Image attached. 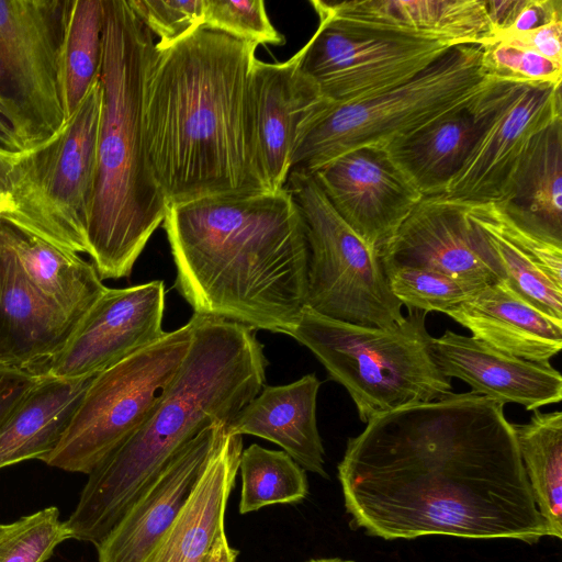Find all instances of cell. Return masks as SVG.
Returning <instances> with one entry per match:
<instances>
[{"label": "cell", "instance_id": "27", "mask_svg": "<svg viewBox=\"0 0 562 562\" xmlns=\"http://www.w3.org/2000/svg\"><path fill=\"white\" fill-rule=\"evenodd\" d=\"M93 376L44 375L0 428V469L29 459L43 461L61 439Z\"/></svg>", "mask_w": 562, "mask_h": 562}, {"label": "cell", "instance_id": "8", "mask_svg": "<svg viewBox=\"0 0 562 562\" xmlns=\"http://www.w3.org/2000/svg\"><path fill=\"white\" fill-rule=\"evenodd\" d=\"M100 78L64 126L19 153L10 171L11 209L0 218L60 249L88 254L102 115Z\"/></svg>", "mask_w": 562, "mask_h": 562}, {"label": "cell", "instance_id": "35", "mask_svg": "<svg viewBox=\"0 0 562 562\" xmlns=\"http://www.w3.org/2000/svg\"><path fill=\"white\" fill-rule=\"evenodd\" d=\"M482 46L483 67L495 79L531 85L562 83V64L503 41L490 40Z\"/></svg>", "mask_w": 562, "mask_h": 562}, {"label": "cell", "instance_id": "18", "mask_svg": "<svg viewBox=\"0 0 562 562\" xmlns=\"http://www.w3.org/2000/svg\"><path fill=\"white\" fill-rule=\"evenodd\" d=\"M251 91L260 170L268 190L279 191L302 130L333 102L302 72L296 54L283 63L256 58Z\"/></svg>", "mask_w": 562, "mask_h": 562}, {"label": "cell", "instance_id": "29", "mask_svg": "<svg viewBox=\"0 0 562 562\" xmlns=\"http://www.w3.org/2000/svg\"><path fill=\"white\" fill-rule=\"evenodd\" d=\"M473 103L386 147L423 196L445 195L461 169L477 133Z\"/></svg>", "mask_w": 562, "mask_h": 562}, {"label": "cell", "instance_id": "46", "mask_svg": "<svg viewBox=\"0 0 562 562\" xmlns=\"http://www.w3.org/2000/svg\"><path fill=\"white\" fill-rule=\"evenodd\" d=\"M306 562H355V561L333 558V559H313V560H310Z\"/></svg>", "mask_w": 562, "mask_h": 562}, {"label": "cell", "instance_id": "10", "mask_svg": "<svg viewBox=\"0 0 562 562\" xmlns=\"http://www.w3.org/2000/svg\"><path fill=\"white\" fill-rule=\"evenodd\" d=\"M303 221L307 247L306 307L326 317L389 328L404 319L379 255L338 215L311 173L285 183Z\"/></svg>", "mask_w": 562, "mask_h": 562}, {"label": "cell", "instance_id": "38", "mask_svg": "<svg viewBox=\"0 0 562 562\" xmlns=\"http://www.w3.org/2000/svg\"><path fill=\"white\" fill-rule=\"evenodd\" d=\"M36 144L29 120L15 101L0 90V151L18 154Z\"/></svg>", "mask_w": 562, "mask_h": 562}, {"label": "cell", "instance_id": "37", "mask_svg": "<svg viewBox=\"0 0 562 562\" xmlns=\"http://www.w3.org/2000/svg\"><path fill=\"white\" fill-rule=\"evenodd\" d=\"M134 14L158 37L155 48L170 46L204 24V0H126Z\"/></svg>", "mask_w": 562, "mask_h": 562}, {"label": "cell", "instance_id": "2", "mask_svg": "<svg viewBox=\"0 0 562 562\" xmlns=\"http://www.w3.org/2000/svg\"><path fill=\"white\" fill-rule=\"evenodd\" d=\"M257 46L203 24L155 48L145 91V144L168 205L269 191L255 131Z\"/></svg>", "mask_w": 562, "mask_h": 562}, {"label": "cell", "instance_id": "31", "mask_svg": "<svg viewBox=\"0 0 562 562\" xmlns=\"http://www.w3.org/2000/svg\"><path fill=\"white\" fill-rule=\"evenodd\" d=\"M513 426L537 508L551 537L561 539L562 413L535 409L527 424Z\"/></svg>", "mask_w": 562, "mask_h": 562}, {"label": "cell", "instance_id": "49", "mask_svg": "<svg viewBox=\"0 0 562 562\" xmlns=\"http://www.w3.org/2000/svg\"><path fill=\"white\" fill-rule=\"evenodd\" d=\"M1 210V209H0ZM3 211V210H2Z\"/></svg>", "mask_w": 562, "mask_h": 562}, {"label": "cell", "instance_id": "4", "mask_svg": "<svg viewBox=\"0 0 562 562\" xmlns=\"http://www.w3.org/2000/svg\"><path fill=\"white\" fill-rule=\"evenodd\" d=\"M193 315L176 376L142 426L88 474L65 521L71 538L97 548L183 445L216 423L228 424L261 391L268 360L257 329Z\"/></svg>", "mask_w": 562, "mask_h": 562}, {"label": "cell", "instance_id": "45", "mask_svg": "<svg viewBox=\"0 0 562 562\" xmlns=\"http://www.w3.org/2000/svg\"><path fill=\"white\" fill-rule=\"evenodd\" d=\"M0 209L3 210L2 213H5L11 209L10 195L1 193V192H0Z\"/></svg>", "mask_w": 562, "mask_h": 562}, {"label": "cell", "instance_id": "43", "mask_svg": "<svg viewBox=\"0 0 562 562\" xmlns=\"http://www.w3.org/2000/svg\"><path fill=\"white\" fill-rule=\"evenodd\" d=\"M238 553V550L229 546L224 531L202 562H235Z\"/></svg>", "mask_w": 562, "mask_h": 562}, {"label": "cell", "instance_id": "47", "mask_svg": "<svg viewBox=\"0 0 562 562\" xmlns=\"http://www.w3.org/2000/svg\"><path fill=\"white\" fill-rule=\"evenodd\" d=\"M2 212H3V211H2V210H0V215L2 214Z\"/></svg>", "mask_w": 562, "mask_h": 562}, {"label": "cell", "instance_id": "23", "mask_svg": "<svg viewBox=\"0 0 562 562\" xmlns=\"http://www.w3.org/2000/svg\"><path fill=\"white\" fill-rule=\"evenodd\" d=\"M472 337L519 359L550 364L562 348V321L519 296L505 280L445 312Z\"/></svg>", "mask_w": 562, "mask_h": 562}, {"label": "cell", "instance_id": "32", "mask_svg": "<svg viewBox=\"0 0 562 562\" xmlns=\"http://www.w3.org/2000/svg\"><path fill=\"white\" fill-rule=\"evenodd\" d=\"M238 470L241 476L240 514L273 504H295L308 494L305 470L283 450L254 443L243 449Z\"/></svg>", "mask_w": 562, "mask_h": 562}, {"label": "cell", "instance_id": "22", "mask_svg": "<svg viewBox=\"0 0 562 562\" xmlns=\"http://www.w3.org/2000/svg\"><path fill=\"white\" fill-rule=\"evenodd\" d=\"M468 218L498 259L506 283L524 300L562 321V246L513 221L495 202H467Z\"/></svg>", "mask_w": 562, "mask_h": 562}, {"label": "cell", "instance_id": "11", "mask_svg": "<svg viewBox=\"0 0 562 562\" xmlns=\"http://www.w3.org/2000/svg\"><path fill=\"white\" fill-rule=\"evenodd\" d=\"M318 18L317 30L296 55L302 72L334 104L360 101L397 87L456 46Z\"/></svg>", "mask_w": 562, "mask_h": 562}, {"label": "cell", "instance_id": "21", "mask_svg": "<svg viewBox=\"0 0 562 562\" xmlns=\"http://www.w3.org/2000/svg\"><path fill=\"white\" fill-rule=\"evenodd\" d=\"M317 15L407 36L483 45L493 30L483 0H312Z\"/></svg>", "mask_w": 562, "mask_h": 562}, {"label": "cell", "instance_id": "34", "mask_svg": "<svg viewBox=\"0 0 562 562\" xmlns=\"http://www.w3.org/2000/svg\"><path fill=\"white\" fill-rule=\"evenodd\" d=\"M71 538L55 506L0 524V562H45L55 548Z\"/></svg>", "mask_w": 562, "mask_h": 562}, {"label": "cell", "instance_id": "24", "mask_svg": "<svg viewBox=\"0 0 562 562\" xmlns=\"http://www.w3.org/2000/svg\"><path fill=\"white\" fill-rule=\"evenodd\" d=\"M319 386L321 381L313 373L290 384L262 386L226 425V432L274 442L305 471L327 479L316 422Z\"/></svg>", "mask_w": 562, "mask_h": 562}, {"label": "cell", "instance_id": "36", "mask_svg": "<svg viewBox=\"0 0 562 562\" xmlns=\"http://www.w3.org/2000/svg\"><path fill=\"white\" fill-rule=\"evenodd\" d=\"M204 24L257 45L283 41L261 0H204Z\"/></svg>", "mask_w": 562, "mask_h": 562}, {"label": "cell", "instance_id": "13", "mask_svg": "<svg viewBox=\"0 0 562 562\" xmlns=\"http://www.w3.org/2000/svg\"><path fill=\"white\" fill-rule=\"evenodd\" d=\"M61 4L0 0L1 82L31 123L37 144L67 121L59 71Z\"/></svg>", "mask_w": 562, "mask_h": 562}, {"label": "cell", "instance_id": "5", "mask_svg": "<svg viewBox=\"0 0 562 562\" xmlns=\"http://www.w3.org/2000/svg\"><path fill=\"white\" fill-rule=\"evenodd\" d=\"M103 5L102 115L87 229L88 255L101 280L131 274L168 207L145 144L154 38L126 0H103Z\"/></svg>", "mask_w": 562, "mask_h": 562}, {"label": "cell", "instance_id": "25", "mask_svg": "<svg viewBox=\"0 0 562 562\" xmlns=\"http://www.w3.org/2000/svg\"><path fill=\"white\" fill-rule=\"evenodd\" d=\"M243 452V436L225 434L188 502L144 562H202L225 531L224 517Z\"/></svg>", "mask_w": 562, "mask_h": 562}, {"label": "cell", "instance_id": "42", "mask_svg": "<svg viewBox=\"0 0 562 562\" xmlns=\"http://www.w3.org/2000/svg\"><path fill=\"white\" fill-rule=\"evenodd\" d=\"M527 0H483L493 34L507 31L516 21Z\"/></svg>", "mask_w": 562, "mask_h": 562}, {"label": "cell", "instance_id": "1", "mask_svg": "<svg viewBox=\"0 0 562 562\" xmlns=\"http://www.w3.org/2000/svg\"><path fill=\"white\" fill-rule=\"evenodd\" d=\"M352 522L385 540L551 537L504 406L473 392L381 414L338 464Z\"/></svg>", "mask_w": 562, "mask_h": 562}, {"label": "cell", "instance_id": "26", "mask_svg": "<svg viewBox=\"0 0 562 562\" xmlns=\"http://www.w3.org/2000/svg\"><path fill=\"white\" fill-rule=\"evenodd\" d=\"M497 203L520 226L562 246V116L530 139Z\"/></svg>", "mask_w": 562, "mask_h": 562}, {"label": "cell", "instance_id": "7", "mask_svg": "<svg viewBox=\"0 0 562 562\" xmlns=\"http://www.w3.org/2000/svg\"><path fill=\"white\" fill-rule=\"evenodd\" d=\"M482 54V45H458L397 87L360 101L333 103L302 130L290 172L313 173L359 147H387L468 108L498 80L485 71Z\"/></svg>", "mask_w": 562, "mask_h": 562}, {"label": "cell", "instance_id": "41", "mask_svg": "<svg viewBox=\"0 0 562 562\" xmlns=\"http://www.w3.org/2000/svg\"><path fill=\"white\" fill-rule=\"evenodd\" d=\"M557 21H562V0H527L514 24L493 36L522 33Z\"/></svg>", "mask_w": 562, "mask_h": 562}, {"label": "cell", "instance_id": "30", "mask_svg": "<svg viewBox=\"0 0 562 562\" xmlns=\"http://www.w3.org/2000/svg\"><path fill=\"white\" fill-rule=\"evenodd\" d=\"M59 71L68 119L100 78L103 53V0H72L61 4Z\"/></svg>", "mask_w": 562, "mask_h": 562}, {"label": "cell", "instance_id": "6", "mask_svg": "<svg viewBox=\"0 0 562 562\" xmlns=\"http://www.w3.org/2000/svg\"><path fill=\"white\" fill-rule=\"evenodd\" d=\"M426 312L408 308L389 328L333 319L305 307L292 333L341 384L361 422L452 393L449 378L435 363Z\"/></svg>", "mask_w": 562, "mask_h": 562}, {"label": "cell", "instance_id": "14", "mask_svg": "<svg viewBox=\"0 0 562 562\" xmlns=\"http://www.w3.org/2000/svg\"><path fill=\"white\" fill-rule=\"evenodd\" d=\"M467 202L424 196L380 252L383 269L416 268L483 285L506 279Z\"/></svg>", "mask_w": 562, "mask_h": 562}, {"label": "cell", "instance_id": "3", "mask_svg": "<svg viewBox=\"0 0 562 562\" xmlns=\"http://www.w3.org/2000/svg\"><path fill=\"white\" fill-rule=\"evenodd\" d=\"M164 227L193 314L291 335L306 307L308 247L285 187L170 204Z\"/></svg>", "mask_w": 562, "mask_h": 562}, {"label": "cell", "instance_id": "39", "mask_svg": "<svg viewBox=\"0 0 562 562\" xmlns=\"http://www.w3.org/2000/svg\"><path fill=\"white\" fill-rule=\"evenodd\" d=\"M491 40L510 43L562 64V21L522 33L495 35Z\"/></svg>", "mask_w": 562, "mask_h": 562}, {"label": "cell", "instance_id": "15", "mask_svg": "<svg viewBox=\"0 0 562 562\" xmlns=\"http://www.w3.org/2000/svg\"><path fill=\"white\" fill-rule=\"evenodd\" d=\"M311 175L338 215L378 255L424 198L386 147L352 149Z\"/></svg>", "mask_w": 562, "mask_h": 562}, {"label": "cell", "instance_id": "19", "mask_svg": "<svg viewBox=\"0 0 562 562\" xmlns=\"http://www.w3.org/2000/svg\"><path fill=\"white\" fill-rule=\"evenodd\" d=\"M430 351L443 375L464 381L471 392L503 406L516 403L535 411L562 400V375L550 364L505 355L448 329L431 337Z\"/></svg>", "mask_w": 562, "mask_h": 562}, {"label": "cell", "instance_id": "44", "mask_svg": "<svg viewBox=\"0 0 562 562\" xmlns=\"http://www.w3.org/2000/svg\"><path fill=\"white\" fill-rule=\"evenodd\" d=\"M18 154L0 151V192L8 195L10 189V171Z\"/></svg>", "mask_w": 562, "mask_h": 562}, {"label": "cell", "instance_id": "20", "mask_svg": "<svg viewBox=\"0 0 562 562\" xmlns=\"http://www.w3.org/2000/svg\"><path fill=\"white\" fill-rule=\"evenodd\" d=\"M78 323L31 285L0 236V364L46 375Z\"/></svg>", "mask_w": 562, "mask_h": 562}, {"label": "cell", "instance_id": "9", "mask_svg": "<svg viewBox=\"0 0 562 562\" xmlns=\"http://www.w3.org/2000/svg\"><path fill=\"white\" fill-rule=\"evenodd\" d=\"M196 318L98 373L86 389L47 465L89 474L149 416L176 376Z\"/></svg>", "mask_w": 562, "mask_h": 562}, {"label": "cell", "instance_id": "12", "mask_svg": "<svg viewBox=\"0 0 562 562\" xmlns=\"http://www.w3.org/2000/svg\"><path fill=\"white\" fill-rule=\"evenodd\" d=\"M477 133L445 196L501 202L530 139L562 116L561 85L496 80L473 103Z\"/></svg>", "mask_w": 562, "mask_h": 562}, {"label": "cell", "instance_id": "33", "mask_svg": "<svg viewBox=\"0 0 562 562\" xmlns=\"http://www.w3.org/2000/svg\"><path fill=\"white\" fill-rule=\"evenodd\" d=\"M390 289L407 308L441 312L469 300L485 285L416 268L383 269Z\"/></svg>", "mask_w": 562, "mask_h": 562}, {"label": "cell", "instance_id": "16", "mask_svg": "<svg viewBox=\"0 0 562 562\" xmlns=\"http://www.w3.org/2000/svg\"><path fill=\"white\" fill-rule=\"evenodd\" d=\"M165 284L160 280L109 289L77 324L47 375L93 376L157 341L162 330Z\"/></svg>", "mask_w": 562, "mask_h": 562}, {"label": "cell", "instance_id": "40", "mask_svg": "<svg viewBox=\"0 0 562 562\" xmlns=\"http://www.w3.org/2000/svg\"><path fill=\"white\" fill-rule=\"evenodd\" d=\"M43 376L14 367L0 364V428L25 394Z\"/></svg>", "mask_w": 562, "mask_h": 562}, {"label": "cell", "instance_id": "48", "mask_svg": "<svg viewBox=\"0 0 562 562\" xmlns=\"http://www.w3.org/2000/svg\"><path fill=\"white\" fill-rule=\"evenodd\" d=\"M0 82H1V76H0Z\"/></svg>", "mask_w": 562, "mask_h": 562}, {"label": "cell", "instance_id": "28", "mask_svg": "<svg viewBox=\"0 0 562 562\" xmlns=\"http://www.w3.org/2000/svg\"><path fill=\"white\" fill-rule=\"evenodd\" d=\"M0 236L31 285L72 319L80 322L106 290L94 266L0 218Z\"/></svg>", "mask_w": 562, "mask_h": 562}, {"label": "cell", "instance_id": "17", "mask_svg": "<svg viewBox=\"0 0 562 562\" xmlns=\"http://www.w3.org/2000/svg\"><path fill=\"white\" fill-rule=\"evenodd\" d=\"M216 423L183 445L97 547L98 562H144L177 518L226 434Z\"/></svg>", "mask_w": 562, "mask_h": 562}]
</instances>
